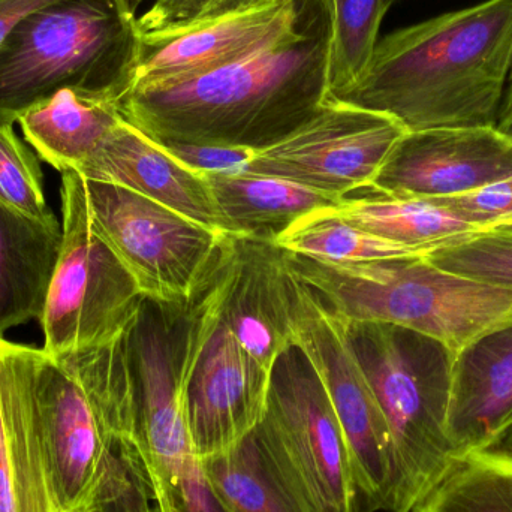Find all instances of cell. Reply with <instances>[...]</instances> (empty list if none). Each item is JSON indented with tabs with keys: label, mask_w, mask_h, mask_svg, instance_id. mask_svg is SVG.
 <instances>
[{
	"label": "cell",
	"mask_w": 512,
	"mask_h": 512,
	"mask_svg": "<svg viewBox=\"0 0 512 512\" xmlns=\"http://www.w3.org/2000/svg\"><path fill=\"white\" fill-rule=\"evenodd\" d=\"M328 48L327 5L310 0L292 29L248 57L182 83L128 90L116 110L158 144L261 149L327 101Z\"/></svg>",
	"instance_id": "obj_1"
},
{
	"label": "cell",
	"mask_w": 512,
	"mask_h": 512,
	"mask_svg": "<svg viewBox=\"0 0 512 512\" xmlns=\"http://www.w3.org/2000/svg\"><path fill=\"white\" fill-rule=\"evenodd\" d=\"M511 65L512 0H486L385 36L358 83L327 102L408 132L496 126Z\"/></svg>",
	"instance_id": "obj_2"
},
{
	"label": "cell",
	"mask_w": 512,
	"mask_h": 512,
	"mask_svg": "<svg viewBox=\"0 0 512 512\" xmlns=\"http://www.w3.org/2000/svg\"><path fill=\"white\" fill-rule=\"evenodd\" d=\"M291 276L348 322H384L438 340L454 355L512 324V289L435 267L426 255L333 264L282 251Z\"/></svg>",
	"instance_id": "obj_3"
},
{
	"label": "cell",
	"mask_w": 512,
	"mask_h": 512,
	"mask_svg": "<svg viewBox=\"0 0 512 512\" xmlns=\"http://www.w3.org/2000/svg\"><path fill=\"white\" fill-rule=\"evenodd\" d=\"M129 0H54L0 44V122L62 89L116 104L137 59L140 32Z\"/></svg>",
	"instance_id": "obj_4"
},
{
	"label": "cell",
	"mask_w": 512,
	"mask_h": 512,
	"mask_svg": "<svg viewBox=\"0 0 512 512\" xmlns=\"http://www.w3.org/2000/svg\"><path fill=\"white\" fill-rule=\"evenodd\" d=\"M349 336L390 429L393 512H412L457 462L447 429L454 354L432 337L384 322H349Z\"/></svg>",
	"instance_id": "obj_5"
},
{
	"label": "cell",
	"mask_w": 512,
	"mask_h": 512,
	"mask_svg": "<svg viewBox=\"0 0 512 512\" xmlns=\"http://www.w3.org/2000/svg\"><path fill=\"white\" fill-rule=\"evenodd\" d=\"M60 197L62 245L39 319L42 349L57 361L122 336L146 301L93 228L81 174L62 173Z\"/></svg>",
	"instance_id": "obj_6"
},
{
	"label": "cell",
	"mask_w": 512,
	"mask_h": 512,
	"mask_svg": "<svg viewBox=\"0 0 512 512\" xmlns=\"http://www.w3.org/2000/svg\"><path fill=\"white\" fill-rule=\"evenodd\" d=\"M255 435L304 510L369 512L327 390L297 346L274 364Z\"/></svg>",
	"instance_id": "obj_7"
},
{
	"label": "cell",
	"mask_w": 512,
	"mask_h": 512,
	"mask_svg": "<svg viewBox=\"0 0 512 512\" xmlns=\"http://www.w3.org/2000/svg\"><path fill=\"white\" fill-rule=\"evenodd\" d=\"M93 228L146 300L186 307L212 276L231 236L111 183L86 180Z\"/></svg>",
	"instance_id": "obj_8"
},
{
	"label": "cell",
	"mask_w": 512,
	"mask_h": 512,
	"mask_svg": "<svg viewBox=\"0 0 512 512\" xmlns=\"http://www.w3.org/2000/svg\"><path fill=\"white\" fill-rule=\"evenodd\" d=\"M291 300L294 346L327 390L367 511L393 512L397 484L393 441L352 348L349 322L294 276Z\"/></svg>",
	"instance_id": "obj_9"
},
{
	"label": "cell",
	"mask_w": 512,
	"mask_h": 512,
	"mask_svg": "<svg viewBox=\"0 0 512 512\" xmlns=\"http://www.w3.org/2000/svg\"><path fill=\"white\" fill-rule=\"evenodd\" d=\"M406 129L393 117L325 102L306 123L255 150L248 170L324 192L336 200L372 188Z\"/></svg>",
	"instance_id": "obj_10"
},
{
	"label": "cell",
	"mask_w": 512,
	"mask_h": 512,
	"mask_svg": "<svg viewBox=\"0 0 512 512\" xmlns=\"http://www.w3.org/2000/svg\"><path fill=\"white\" fill-rule=\"evenodd\" d=\"M309 2L252 0L201 20L140 35L123 93L182 83L248 57L292 29Z\"/></svg>",
	"instance_id": "obj_11"
},
{
	"label": "cell",
	"mask_w": 512,
	"mask_h": 512,
	"mask_svg": "<svg viewBox=\"0 0 512 512\" xmlns=\"http://www.w3.org/2000/svg\"><path fill=\"white\" fill-rule=\"evenodd\" d=\"M63 512H90L116 439L74 373L42 348L21 345Z\"/></svg>",
	"instance_id": "obj_12"
},
{
	"label": "cell",
	"mask_w": 512,
	"mask_h": 512,
	"mask_svg": "<svg viewBox=\"0 0 512 512\" xmlns=\"http://www.w3.org/2000/svg\"><path fill=\"white\" fill-rule=\"evenodd\" d=\"M512 174V137L496 126L406 132L373 182L372 194L445 198Z\"/></svg>",
	"instance_id": "obj_13"
},
{
	"label": "cell",
	"mask_w": 512,
	"mask_h": 512,
	"mask_svg": "<svg viewBox=\"0 0 512 512\" xmlns=\"http://www.w3.org/2000/svg\"><path fill=\"white\" fill-rule=\"evenodd\" d=\"M271 372L221 319L186 391L189 436L200 462L230 453L258 429L267 409Z\"/></svg>",
	"instance_id": "obj_14"
},
{
	"label": "cell",
	"mask_w": 512,
	"mask_h": 512,
	"mask_svg": "<svg viewBox=\"0 0 512 512\" xmlns=\"http://www.w3.org/2000/svg\"><path fill=\"white\" fill-rule=\"evenodd\" d=\"M86 180L122 186L216 233L231 236L206 177L120 119L77 171Z\"/></svg>",
	"instance_id": "obj_15"
},
{
	"label": "cell",
	"mask_w": 512,
	"mask_h": 512,
	"mask_svg": "<svg viewBox=\"0 0 512 512\" xmlns=\"http://www.w3.org/2000/svg\"><path fill=\"white\" fill-rule=\"evenodd\" d=\"M0 512H63L21 343L0 337Z\"/></svg>",
	"instance_id": "obj_16"
},
{
	"label": "cell",
	"mask_w": 512,
	"mask_h": 512,
	"mask_svg": "<svg viewBox=\"0 0 512 512\" xmlns=\"http://www.w3.org/2000/svg\"><path fill=\"white\" fill-rule=\"evenodd\" d=\"M234 270L222 321L267 370L294 346L291 274L273 243L233 237Z\"/></svg>",
	"instance_id": "obj_17"
},
{
	"label": "cell",
	"mask_w": 512,
	"mask_h": 512,
	"mask_svg": "<svg viewBox=\"0 0 512 512\" xmlns=\"http://www.w3.org/2000/svg\"><path fill=\"white\" fill-rule=\"evenodd\" d=\"M511 424L512 324L454 355L447 429L457 460L489 450Z\"/></svg>",
	"instance_id": "obj_18"
},
{
	"label": "cell",
	"mask_w": 512,
	"mask_h": 512,
	"mask_svg": "<svg viewBox=\"0 0 512 512\" xmlns=\"http://www.w3.org/2000/svg\"><path fill=\"white\" fill-rule=\"evenodd\" d=\"M62 245V222L38 221L0 203V337L39 321Z\"/></svg>",
	"instance_id": "obj_19"
},
{
	"label": "cell",
	"mask_w": 512,
	"mask_h": 512,
	"mask_svg": "<svg viewBox=\"0 0 512 512\" xmlns=\"http://www.w3.org/2000/svg\"><path fill=\"white\" fill-rule=\"evenodd\" d=\"M204 177L233 237L273 243L301 216L340 203L316 189L254 171Z\"/></svg>",
	"instance_id": "obj_20"
},
{
	"label": "cell",
	"mask_w": 512,
	"mask_h": 512,
	"mask_svg": "<svg viewBox=\"0 0 512 512\" xmlns=\"http://www.w3.org/2000/svg\"><path fill=\"white\" fill-rule=\"evenodd\" d=\"M116 105L62 89L18 117L27 143L59 171H78L120 122Z\"/></svg>",
	"instance_id": "obj_21"
},
{
	"label": "cell",
	"mask_w": 512,
	"mask_h": 512,
	"mask_svg": "<svg viewBox=\"0 0 512 512\" xmlns=\"http://www.w3.org/2000/svg\"><path fill=\"white\" fill-rule=\"evenodd\" d=\"M330 209L360 230L420 251H432L481 231L460 221L430 198L372 194L345 198Z\"/></svg>",
	"instance_id": "obj_22"
},
{
	"label": "cell",
	"mask_w": 512,
	"mask_h": 512,
	"mask_svg": "<svg viewBox=\"0 0 512 512\" xmlns=\"http://www.w3.org/2000/svg\"><path fill=\"white\" fill-rule=\"evenodd\" d=\"M225 512H307L291 492L255 432L230 453L201 462Z\"/></svg>",
	"instance_id": "obj_23"
},
{
	"label": "cell",
	"mask_w": 512,
	"mask_h": 512,
	"mask_svg": "<svg viewBox=\"0 0 512 512\" xmlns=\"http://www.w3.org/2000/svg\"><path fill=\"white\" fill-rule=\"evenodd\" d=\"M273 245L289 254L333 264H366L429 252L360 230L331 212L330 207L301 216L273 240Z\"/></svg>",
	"instance_id": "obj_24"
},
{
	"label": "cell",
	"mask_w": 512,
	"mask_h": 512,
	"mask_svg": "<svg viewBox=\"0 0 512 512\" xmlns=\"http://www.w3.org/2000/svg\"><path fill=\"white\" fill-rule=\"evenodd\" d=\"M412 512H512V454L462 457Z\"/></svg>",
	"instance_id": "obj_25"
},
{
	"label": "cell",
	"mask_w": 512,
	"mask_h": 512,
	"mask_svg": "<svg viewBox=\"0 0 512 512\" xmlns=\"http://www.w3.org/2000/svg\"><path fill=\"white\" fill-rule=\"evenodd\" d=\"M396 2L325 0L330 15L327 101L342 95L363 77L375 54L382 21Z\"/></svg>",
	"instance_id": "obj_26"
},
{
	"label": "cell",
	"mask_w": 512,
	"mask_h": 512,
	"mask_svg": "<svg viewBox=\"0 0 512 512\" xmlns=\"http://www.w3.org/2000/svg\"><path fill=\"white\" fill-rule=\"evenodd\" d=\"M435 267L499 288L512 289V228L478 231L426 254Z\"/></svg>",
	"instance_id": "obj_27"
},
{
	"label": "cell",
	"mask_w": 512,
	"mask_h": 512,
	"mask_svg": "<svg viewBox=\"0 0 512 512\" xmlns=\"http://www.w3.org/2000/svg\"><path fill=\"white\" fill-rule=\"evenodd\" d=\"M0 203L38 221L56 218L45 200L39 158L17 137L14 126L0 122Z\"/></svg>",
	"instance_id": "obj_28"
},
{
	"label": "cell",
	"mask_w": 512,
	"mask_h": 512,
	"mask_svg": "<svg viewBox=\"0 0 512 512\" xmlns=\"http://www.w3.org/2000/svg\"><path fill=\"white\" fill-rule=\"evenodd\" d=\"M430 200L481 231L508 224L512 222V174L466 194Z\"/></svg>",
	"instance_id": "obj_29"
},
{
	"label": "cell",
	"mask_w": 512,
	"mask_h": 512,
	"mask_svg": "<svg viewBox=\"0 0 512 512\" xmlns=\"http://www.w3.org/2000/svg\"><path fill=\"white\" fill-rule=\"evenodd\" d=\"M248 2L252 0H152L149 8L138 15V32L140 35L158 32L165 27L201 20Z\"/></svg>",
	"instance_id": "obj_30"
},
{
	"label": "cell",
	"mask_w": 512,
	"mask_h": 512,
	"mask_svg": "<svg viewBox=\"0 0 512 512\" xmlns=\"http://www.w3.org/2000/svg\"><path fill=\"white\" fill-rule=\"evenodd\" d=\"M161 146L177 161L201 174L246 171L256 150L222 144L168 143Z\"/></svg>",
	"instance_id": "obj_31"
},
{
	"label": "cell",
	"mask_w": 512,
	"mask_h": 512,
	"mask_svg": "<svg viewBox=\"0 0 512 512\" xmlns=\"http://www.w3.org/2000/svg\"><path fill=\"white\" fill-rule=\"evenodd\" d=\"M53 2L54 0H0V44L21 21Z\"/></svg>",
	"instance_id": "obj_32"
},
{
	"label": "cell",
	"mask_w": 512,
	"mask_h": 512,
	"mask_svg": "<svg viewBox=\"0 0 512 512\" xmlns=\"http://www.w3.org/2000/svg\"><path fill=\"white\" fill-rule=\"evenodd\" d=\"M496 128L512 137V65L510 75H508L507 87H505L504 99H502L501 111H499L498 125H496Z\"/></svg>",
	"instance_id": "obj_33"
},
{
	"label": "cell",
	"mask_w": 512,
	"mask_h": 512,
	"mask_svg": "<svg viewBox=\"0 0 512 512\" xmlns=\"http://www.w3.org/2000/svg\"><path fill=\"white\" fill-rule=\"evenodd\" d=\"M489 450L504 451V453L512 454V424L510 429L501 436L498 442Z\"/></svg>",
	"instance_id": "obj_34"
},
{
	"label": "cell",
	"mask_w": 512,
	"mask_h": 512,
	"mask_svg": "<svg viewBox=\"0 0 512 512\" xmlns=\"http://www.w3.org/2000/svg\"><path fill=\"white\" fill-rule=\"evenodd\" d=\"M131 2V5L134 6L135 9H137L138 5H141V3L146 2V0H129Z\"/></svg>",
	"instance_id": "obj_35"
},
{
	"label": "cell",
	"mask_w": 512,
	"mask_h": 512,
	"mask_svg": "<svg viewBox=\"0 0 512 512\" xmlns=\"http://www.w3.org/2000/svg\"><path fill=\"white\" fill-rule=\"evenodd\" d=\"M498 227H508V228H512V222H508V224H504V225H498Z\"/></svg>",
	"instance_id": "obj_36"
}]
</instances>
